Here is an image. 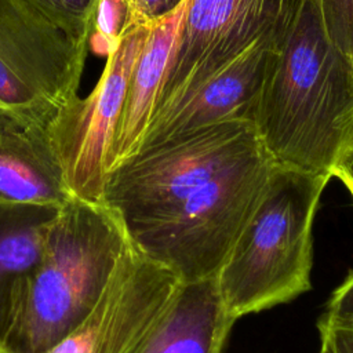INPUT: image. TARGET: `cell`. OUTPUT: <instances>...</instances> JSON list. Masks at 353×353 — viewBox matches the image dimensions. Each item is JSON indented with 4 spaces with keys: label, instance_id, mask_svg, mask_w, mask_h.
I'll return each instance as SVG.
<instances>
[{
    "label": "cell",
    "instance_id": "6da1fadb",
    "mask_svg": "<svg viewBox=\"0 0 353 353\" xmlns=\"http://www.w3.org/2000/svg\"><path fill=\"white\" fill-rule=\"evenodd\" d=\"M274 163L254 124L228 120L145 148L113 167L102 204L130 244L182 284L215 277Z\"/></svg>",
    "mask_w": 353,
    "mask_h": 353
},
{
    "label": "cell",
    "instance_id": "7a4b0ae2",
    "mask_svg": "<svg viewBox=\"0 0 353 353\" xmlns=\"http://www.w3.org/2000/svg\"><path fill=\"white\" fill-rule=\"evenodd\" d=\"M252 124L276 165L330 179L353 143V59L328 39L316 0L277 52Z\"/></svg>",
    "mask_w": 353,
    "mask_h": 353
},
{
    "label": "cell",
    "instance_id": "3957f363",
    "mask_svg": "<svg viewBox=\"0 0 353 353\" xmlns=\"http://www.w3.org/2000/svg\"><path fill=\"white\" fill-rule=\"evenodd\" d=\"M128 245L114 211L77 197L69 200L50 226L1 350L44 353L63 339L95 306Z\"/></svg>",
    "mask_w": 353,
    "mask_h": 353
},
{
    "label": "cell",
    "instance_id": "277c9868",
    "mask_svg": "<svg viewBox=\"0 0 353 353\" xmlns=\"http://www.w3.org/2000/svg\"><path fill=\"white\" fill-rule=\"evenodd\" d=\"M328 181L274 164L215 276L233 319L290 302L312 288L313 221Z\"/></svg>",
    "mask_w": 353,
    "mask_h": 353
},
{
    "label": "cell",
    "instance_id": "5b68a950",
    "mask_svg": "<svg viewBox=\"0 0 353 353\" xmlns=\"http://www.w3.org/2000/svg\"><path fill=\"white\" fill-rule=\"evenodd\" d=\"M90 48L33 0H0V120L47 127L79 97Z\"/></svg>",
    "mask_w": 353,
    "mask_h": 353
},
{
    "label": "cell",
    "instance_id": "8992f818",
    "mask_svg": "<svg viewBox=\"0 0 353 353\" xmlns=\"http://www.w3.org/2000/svg\"><path fill=\"white\" fill-rule=\"evenodd\" d=\"M303 3L186 0L152 117L189 95L251 46L268 43L280 51Z\"/></svg>",
    "mask_w": 353,
    "mask_h": 353
},
{
    "label": "cell",
    "instance_id": "52a82bcc",
    "mask_svg": "<svg viewBox=\"0 0 353 353\" xmlns=\"http://www.w3.org/2000/svg\"><path fill=\"white\" fill-rule=\"evenodd\" d=\"M150 22L134 26L106 57L103 72L85 98H74L46 127L65 182L80 200L102 204L109 153L134 63Z\"/></svg>",
    "mask_w": 353,
    "mask_h": 353
},
{
    "label": "cell",
    "instance_id": "ba28073f",
    "mask_svg": "<svg viewBox=\"0 0 353 353\" xmlns=\"http://www.w3.org/2000/svg\"><path fill=\"white\" fill-rule=\"evenodd\" d=\"M179 284L130 244L95 306L44 353H132Z\"/></svg>",
    "mask_w": 353,
    "mask_h": 353
},
{
    "label": "cell",
    "instance_id": "9c48e42d",
    "mask_svg": "<svg viewBox=\"0 0 353 353\" xmlns=\"http://www.w3.org/2000/svg\"><path fill=\"white\" fill-rule=\"evenodd\" d=\"M277 52L268 43L251 46L189 95L157 112L138 150L228 120L252 123L259 94Z\"/></svg>",
    "mask_w": 353,
    "mask_h": 353
},
{
    "label": "cell",
    "instance_id": "30bf717a",
    "mask_svg": "<svg viewBox=\"0 0 353 353\" xmlns=\"http://www.w3.org/2000/svg\"><path fill=\"white\" fill-rule=\"evenodd\" d=\"M234 321L215 277L181 283L132 353H222Z\"/></svg>",
    "mask_w": 353,
    "mask_h": 353
},
{
    "label": "cell",
    "instance_id": "8fae6325",
    "mask_svg": "<svg viewBox=\"0 0 353 353\" xmlns=\"http://www.w3.org/2000/svg\"><path fill=\"white\" fill-rule=\"evenodd\" d=\"M73 197L46 127L0 120V201L61 208Z\"/></svg>",
    "mask_w": 353,
    "mask_h": 353
},
{
    "label": "cell",
    "instance_id": "7c38bea8",
    "mask_svg": "<svg viewBox=\"0 0 353 353\" xmlns=\"http://www.w3.org/2000/svg\"><path fill=\"white\" fill-rule=\"evenodd\" d=\"M185 3L174 12L150 22L149 34L128 80L110 146L109 171L132 156L141 145L165 77Z\"/></svg>",
    "mask_w": 353,
    "mask_h": 353
},
{
    "label": "cell",
    "instance_id": "4fadbf2b",
    "mask_svg": "<svg viewBox=\"0 0 353 353\" xmlns=\"http://www.w3.org/2000/svg\"><path fill=\"white\" fill-rule=\"evenodd\" d=\"M59 208L0 201V350Z\"/></svg>",
    "mask_w": 353,
    "mask_h": 353
},
{
    "label": "cell",
    "instance_id": "5bb4252c",
    "mask_svg": "<svg viewBox=\"0 0 353 353\" xmlns=\"http://www.w3.org/2000/svg\"><path fill=\"white\" fill-rule=\"evenodd\" d=\"M141 22L137 17L132 0H99L92 30L91 44L97 54L108 57L120 43V40Z\"/></svg>",
    "mask_w": 353,
    "mask_h": 353
},
{
    "label": "cell",
    "instance_id": "9a60e30c",
    "mask_svg": "<svg viewBox=\"0 0 353 353\" xmlns=\"http://www.w3.org/2000/svg\"><path fill=\"white\" fill-rule=\"evenodd\" d=\"M40 10L69 36L91 41L99 0H33Z\"/></svg>",
    "mask_w": 353,
    "mask_h": 353
},
{
    "label": "cell",
    "instance_id": "2e32d148",
    "mask_svg": "<svg viewBox=\"0 0 353 353\" xmlns=\"http://www.w3.org/2000/svg\"><path fill=\"white\" fill-rule=\"evenodd\" d=\"M332 44L353 59V0H316Z\"/></svg>",
    "mask_w": 353,
    "mask_h": 353
},
{
    "label": "cell",
    "instance_id": "e0dca14e",
    "mask_svg": "<svg viewBox=\"0 0 353 353\" xmlns=\"http://www.w3.org/2000/svg\"><path fill=\"white\" fill-rule=\"evenodd\" d=\"M319 320L330 324L353 323V272L332 292L327 307Z\"/></svg>",
    "mask_w": 353,
    "mask_h": 353
},
{
    "label": "cell",
    "instance_id": "ac0fdd59",
    "mask_svg": "<svg viewBox=\"0 0 353 353\" xmlns=\"http://www.w3.org/2000/svg\"><path fill=\"white\" fill-rule=\"evenodd\" d=\"M320 342L331 353H353V324H330L317 321Z\"/></svg>",
    "mask_w": 353,
    "mask_h": 353
},
{
    "label": "cell",
    "instance_id": "d6986e66",
    "mask_svg": "<svg viewBox=\"0 0 353 353\" xmlns=\"http://www.w3.org/2000/svg\"><path fill=\"white\" fill-rule=\"evenodd\" d=\"M186 0H132L137 17L141 22H153L175 10H178Z\"/></svg>",
    "mask_w": 353,
    "mask_h": 353
},
{
    "label": "cell",
    "instance_id": "ffe728a7",
    "mask_svg": "<svg viewBox=\"0 0 353 353\" xmlns=\"http://www.w3.org/2000/svg\"><path fill=\"white\" fill-rule=\"evenodd\" d=\"M332 176H336L353 197V143L343 152L338 160Z\"/></svg>",
    "mask_w": 353,
    "mask_h": 353
},
{
    "label": "cell",
    "instance_id": "44dd1931",
    "mask_svg": "<svg viewBox=\"0 0 353 353\" xmlns=\"http://www.w3.org/2000/svg\"><path fill=\"white\" fill-rule=\"evenodd\" d=\"M319 353H331V350L328 349V346H327V345L321 343V346H320V352H319Z\"/></svg>",
    "mask_w": 353,
    "mask_h": 353
},
{
    "label": "cell",
    "instance_id": "7402d4cb",
    "mask_svg": "<svg viewBox=\"0 0 353 353\" xmlns=\"http://www.w3.org/2000/svg\"><path fill=\"white\" fill-rule=\"evenodd\" d=\"M0 353H6V352H3V350H0Z\"/></svg>",
    "mask_w": 353,
    "mask_h": 353
},
{
    "label": "cell",
    "instance_id": "603a6c76",
    "mask_svg": "<svg viewBox=\"0 0 353 353\" xmlns=\"http://www.w3.org/2000/svg\"><path fill=\"white\" fill-rule=\"evenodd\" d=\"M352 324H353V323H352Z\"/></svg>",
    "mask_w": 353,
    "mask_h": 353
}]
</instances>
